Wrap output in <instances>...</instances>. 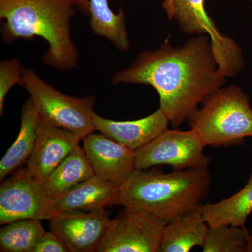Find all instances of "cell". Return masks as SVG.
Segmentation results:
<instances>
[{"instance_id":"17","label":"cell","mask_w":252,"mask_h":252,"mask_svg":"<svg viewBox=\"0 0 252 252\" xmlns=\"http://www.w3.org/2000/svg\"><path fill=\"white\" fill-rule=\"evenodd\" d=\"M94 175L84 149L78 146L42 182L43 188L49 198L56 200Z\"/></svg>"},{"instance_id":"6","label":"cell","mask_w":252,"mask_h":252,"mask_svg":"<svg viewBox=\"0 0 252 252\" xmlns=\"http://www.w3.org/2000/svg\"><path fill=\"white\" fill-rule=\"evenodd\" d=\"M162 7L168 19L176 21L185 34L210 36L219 67L225 77H233L242 70L245 63L241 48L220 33L207 14L205 0H163Z\"/></svg>"},{"instance_id":"20","label":"cell","mask_w":252,"mask_h":252,"mask_svg":"<svg viewBox=\"0 0 252 252\" xmlns=\"http://www.w3.org/2000/svg\"><path fill=\"white\" fill-rule=\"evenodd\" d=\"M41 221L25 219L1 225L0 251L34 252L36 244L46 232Z\"/></svg>"},{"instance_id":"19","label":"cell","mask_w":252,"mask_h":252,"mask_svg":"<svg viewBox=\"0 0 252 252\" xmlns=\"http://www.w3.org/2000/svg\"><path fill=\"white\" fill-rule=\"evenodd\" d=\"M89 9L90 26L94 34L106 38L119 51H127L130 41L124 11L120 9L115 14L111 9L108 0H89Z\"/></svg>"},{"instance_id":"21","label":"cell","mask_w":252,"mask_h":252,"mask_svg":"<svg viewBox=\"0 0 252 252\" xmlns=\"http://www.w3.org/2000/svg\"><path fill=\"white\" fill-rule=\"evenodd\" d=\"M249 233L245 227L231 225L210 226L203 252H246Z\"/></svg>"},{"instance_id":"8","label":"cell","mask_w":252,"mask_h":252,"mask_svg":"<svg viewBox=\"0 0 252 252\" xmlns=\"http://www.w3.org/2000/svg\"><path fill=\"white\" fill-rule=\"evenodd\" d=\"M167 220L150 212L124 207L111 220L98 252H159Z\"/></svg>"},{"instance_id":"18","label":"cell","mask_w":252,"mask_h":252,"mask_svg":"<svg viewBox=\"0 0 252 252\" xmlns=\"http://www.w3.org/2000/svg\"><path fill=\"white\" fill-rule=\"evenodd\" d=\"M201 210L209 226L245 227L252 212V172L246 185L238 193L217 203L202 205Z\"/></svg>"},{"instance_id":"24","label":"cell","mask_w":252,"mask_h":252,"mask_svg":"<svg viewBox=\"0 0 252 252\" xmlns=\"http://www.w3.org/2000/svg\"><path fill=\"white\" fill-rule=\"evenodd\" d=\"M74 6L84 16L90 15L89 9V0H72Z\"/></svg>"},{"instance_id":"23","label":"cell","mask_w":252,"mask_h":252,"mask_svg":"<svg viewBox=\"0 0 252 252\" xmlns=\"http://www.w3.org/2000/svg\"><path fill=\"white\" fill-rule=\"evenodd\" d=\"M34 252H69V250L58 235L51 230L42 235Z\"/></svg>"},{"instance_id":"13","label":"cell","mask_w":252,"mask_h":252,"mask_svg":"<svg viewBox=\"0 0 252 252\" xmlns=\"http://www.w3.org/2000/svg\"><path fill=\"white\" fill-rule=\"evenodd\" d=\"M94 130L132 150H138L167 129L170 120L161 109L135 121L117 122L105 119L94 112Z\"/></svg>"},{"instance_id":"9","label":"cell","mask_w":252,"mask_h":252,"mask_svg":"<svg viewBox=\"0 0 252 252\" xmlns=\"http://www.w3.org/2000/svg\"><path fill=\"white\" fill-rule=\"evenodd\" d=\"M56 213L54 200L47 196L42 183L21 167L0 186V224L25 220H49Z\"/></svg>"},{"instance_id":"15","label":"cell","mask_w":252,"mask_h":252,"mask_svg":"<svg viewBox=\"0 0 252 252\" xmlns=\"http://www.w3.org/2000/svg\"><path fill=\"white\" fill-rule=\"evenodd\" d=\"M201 205L167 222L159 252H188L203 246L210 226L204 219Z\"/></svg>"},{"instance_id":"1","label":"cell","mask_w":252,"mask_h":252,"mask_svg":"<svg viewBox=\"0 0 252 252\" xmlns=\"http://www.w3.org/2000/svg\"><path fill=\"white\" fill-rule=\"evenodd\" d=\"M225 79L210 36L200 34L182 46L165 41L157 50L142 51L127 69L116 73L112 81L153 87L160 97L159 109L177 128L209 94L224 85Z\"/></svg>"},{"instance_id":"11","label":"cell","mask_w":252,"mask_h":252,"mask_svg":"<svg viewBox=\"0 0 252 252\" xmlns=\"http://www.w3.org/2000/svg\"><path fill=\"white\" fill-rule=\"evenodd\" d=\"M83 149L94 175L121 186L135 170V152L103 134H89Z\"/></svg>"},{"instance_id":"22","label":"cell","mask_w":252,"mask_h":252,"mask_svg":"<svg viewBox=\"0 0 252 252\" xmlns=\"http://www.w3.org/2000/svg\"><path fill=\"white\" fill-rule=\"evenodd\" d=\"M22 64L17 58L4 60L0 63V114L2 115L6 94L15 84L23 86Z\"/></svg>"},{"instance_id":"4","label":"cell","mask_w":252,"mask_h":252,"mask_svg":"<svg viewBox=\"0 0 252 252\" xmlns=\"http://www.w3.org/2000/svg\"><path fill=\"white\" fill-rule=\"evenodd\" d=\"M206 146L228 147L252 137V109L248 94L231 85L217 89L203 99L188 120Z\"/></svg>"},{"instance_id":"14","label":"cell","mask_w":252,"mask_h":252,"mask_svg":"<svg viewBox=\"0 0 252 252\" xmlns=\"http://www.w3.org/2000/svg\"><path fill=\"white\" fill-rule=\"evenodd\" d=\"M120 186L94 175L54 200L56 212H90L117 205Z\"/></svg>"},{"instance_id":"25","label":"cell","mask_w":252,"mask_h":252,"mask_svg":"<svg viewBox=\"0 0 252 252\" xmlns=\"http://www.w3.org/2000/svg\"><path fill=\"white\" fill-rule=\"evenodd\" d=\"M246 252H252V233H249L248 243H247Z\"/></svg>"},{"instance_id":"3","label":"cell","mask_w":252,"mask_h":252,"mask_svg":"<svg viewBox=\"0 0 252 252\" xmlns=\"http://www.w3.org/2000/svg\"><path fill=\"white\" fill-rule=\"evenodd\" d=\"M210 186L208 168L170 173L135 169L120 186L117 205L145 210L169 221L203 205Z\"/></svg>"},{"instance_id":"5","label":"cell","mask_w":252,"mask_h":252,"mask_svg":"<svg viewBox=\"0 0 252 252\" xmlns=\"http://www.w3.org/2000/svg\"><path fill=\"white\" fill-rule=\"evenodd\" d=\"M23 86L40 120L65 129L81 140L95 131L93 123L94 96L74 97L63 94L41 79L31 67L23 69Z\"/></svg>"},{"instance_id":"12","label":"cell","mask_w":252,"mask_h":252,"mask_svg":"<svg viewBox=\"0 0 252 252\" xmlns=\"http://www.w3.org/2000/svg\"><path fill=\"white\" fill-rule=\"evenodd\" d=\"M81 141L72 132L40 120L35 146L26 162V169L32 177L42 183L79 146Z\"/></svg>"},{"instance_id":"10","label":"cell","mask_w":252,"mask_h":252,"mask_svg":"<svg viewBox=\"0 0 252 252\" xmlns=\"http://www.w3.org/2000/svg\"><path fill=\"white\" fill-rule=\"evenodd\" d=\"M50 230L58 235L69 252H97L111 219L106 209L90 212H56L49 220Z\"/></svg>"},{"instance_id":"16","label":"cell","mask_w":252,"mask_h":252,"mask_svg":"<svg viewBox=\"0 0 252 252\" xmlns=\"http://www.w3.org/2000/svg\"><path fill=\"white\" fill-rule=\"evenodd\" d=\"M39 119L31 98L23 104L21 111V127L16 140L0 161V180H4L26 164L35 146Z\"/></svg>"},{"instance_id":"2","label":"cell","mask_w":252,"mask_h":252,"mask_svg":"<svg viewBox=\"0 0 252 252\" xmlns=\"http://www.w3.org/2000/svg\"><path fill=\"white\" fill-rule=\"evenodd\" d=\"M74 7L72 0H0L2 40L40 36L49 44L44 64L59 71L74 69L79 52L71 35Z\"/></svg>"},{"instance_id":"7","label":"cell","mask_w":252,"mask_h":252,"mask_svg":"<svg viewBox=\"0 0 252 252\" xmlns=\"http://www.w3.org/2000/svg\"><path fill=\"white\" fill-rule=\"evenodd\" d=\"M206 147L198 134L190 129H166L157 138L135 152L137 170L167 165L174 170L208 168L211 158L204 153Z\"/></svg>"}]
</instances>
